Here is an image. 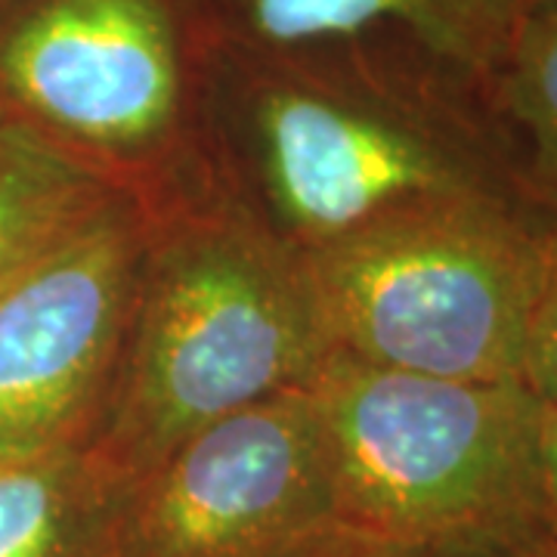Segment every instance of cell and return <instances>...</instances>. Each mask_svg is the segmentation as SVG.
I'll use <instances>...</instances> for the list:
<instances>
[{
    "label": "cell",
    "instance_id": "cell-11",
    "mask_svg": "<svg viewBox=\"0 0 557 557\" xmlns=\"http://www.w3.org/2000/svg\"><path fill=\"white\" fill-rule=\"evenodd\" d=\"M493 100L533 196L557 214V3L515 25Z\"/></svg>",
    "mask_w": 557,
    "mask_h": 557
},
{
    "label": "cell",
    "instance_id": "cell-7",
    "mask_svg": "<svg viewBox=\"0 0 557 557\" xmlns=\"http://www.w3.org/2000/svg\"><path fill=\"white\" fill-rule=\"evenodd\" d=\"M149 193L124 189L0 288V465L87 443L119 369Z\"/></svg>",
    "mask_w": 557,
    "mask_h": 557
},
{
    "label": "cell",
    "instance_id": "cell-13",
    "mask_svg": "<svg viewBox=\"0 0 557 557\" xmlns=\"http://www.w3.org/2000/svg\"><path fill=\"white\" fill-rule=\"evenodd\" d=\"M536 480L542 523L552 548L557 552V403H545V399H539Z\"/></svg>",
    "mask_w": 557,
    "mask_h": 557
},
{
    "label": "cell",
    "instance_id": "cell-1",
    "mask_svg": "<svg viewBox=\"0 0 557 557\" xmlns=\"http://www.w3.org/2000/svg\"><path fill=\"white\" fill-rule=\"evenodd\" d=\"M201 47V127L251 164L263 220L298 251L424 201L545 208L493 78L399 32L304 50Z\"/></svg>",
    "mask_w": 557,
    "mask_h": 557
},
{
    "label": "cell",
    "instance_id": "cell-10",
    "mask_svg": "<svg viewBox=\"0 0 557 557\" xmlns=\"http://www.w3.org/2000/svg\"><path fill=\"white\" fill-rule=\"evenodd\" d=\"M124 189L131 186L0 112V288Z\"/></svg>",
    "mask_w": 557,
    "mask_h": 557
},
{
    "label": "cell",
    "instance_id": "cell-5",
    "mask_svg": "<svg viewBox=\"0 0 557 557\" xmlns=\"http://www.w3.org/2000/svg\"><path fill=\"white\" fill-rule=\"evenodd\" d=\"M201 50L183 0H13L0 112L139 193L201 127Z\"/></svg>",
    "mask_w": 557,
    "mask_h": 557
},
{
    "label": "cell",
    "instance_id": "cell-8",
    "mask_svg": "<svg viewBox=\"0 0 557 557\" xmlns=\"http://www.w3.org/2000/svg\"><path fill=\"white\" fill-rule=\"evenodd\" d=\"M208 47L304 50L381 32L493 78L515 22L493 0H183Z\"/></svg>",
    "mask_w": 557,
    "mask_h": 557
},
{
    "label": "cell",
    "instance_id": "cell-3",
    "mask_svg": "<svg viewBox=\"0 0 557 557\" xmlns=\"http://www.w3.org/2000/svg\"><path fill=\"white\" fill-rule=\"evenodd\" d=\"M354 557H545L539 397L332 354L307 387Z\"/></svg>",
    "mask_w": 557,
    "mask_h": 557
},
{
    "label": "cell",
    "instance_id": "cell-4",
    "mask_svg": "<svg viewBox=\"0 0 557 557\" xmlns=\"http://www.w3.org/2000/svg\"><path fill=\"white\" fill-rule=\"evenodd\" d=\"M552 218L486 196L424 201L298 255L335 354L424 379L523 384Z\"/></svg>",
    "mask_w": 557,
    "mask_h": 557
},
{
    "label": "cell",
    "instance_id": "cell-9",
    "mask_svg": "<svg viewBox=\"0 0 557 557\" xmlns=\"http://www.w3.org/2000/svg\"><path fill=\"white\" fill-rule=\"evenodd\" d=\"M127 493L87 443L0 465V557H119Z\"/></svg>",
    "mask_w": 557,
    "mask_h": 557
},
{
    "label": "cell",
    "instance_id": "cell-12",
    "mask_svg": "<svg viewBox=\"0 0 557 557\" xmlns=\"http://www.w3.org/2000/svg\"><path fill=\"white\" fill-rule=\"evenodd\" d=\"M523 387L545 403H557V214L542 230V260L527 347H523Z\"/></svg>",
    "mask_w": 557,
    "mask_h": 557
},
{
    "label": "cell",
    "instance_id": "cell-16",
    "mask_svg": "<svg viewBox=\"0 0 557 557\" xmlns=\"http://www.w3.org/2000/svg\"><path fill=\"white\" fill-rule=\"evenodd\" d=\"M545 557H557V552H552V555H545Z\"/></svg>",
    "mask_w": 557,
    "mask_h": 557
},
{
    "label": "cell",
    "instance_id": "cell-2",
    "mask_svg": "<svg viewBox=\"0 0 557 557\" xmlns=\"http://www.w3.org/2000/svg\"><path fill=\"white\" fill-rule=\"evenodd\" d=\"M332 354L298 248L267 220L149 193L119 369L87 446L137 483L205 428L307 391Z\"/></svg>",
    "mask_w": 557,
    "mask_h": 557
},
{
    "label": "cell",
    "instance_id": "cell-15",
    "mask_svg": "<svg viewBox=\"0 0 557 557\" xmlns=\"http://www.w3.org/2000/svg\"><path fill=\"white\" fill-rule=\"evenodd\" d=\"M7 3H13V0H0V10H3V7H7Z\"/></svg>",
    "mask_w": 557,
    "mask_h": 557
},
{
    "label": "cell",
    "instance_id": "cell-14",
    "mask_svg": "<svg viewBox=\"0 0 557 557\" xmlns=\"http://www.w3.org/2000/svg\"><path fill=\"white\" fill-rule=\"evenodd\" d=\"M493 3H496L508 20L518 25L520 20H527V16H533V13H542V10L555 7L557 0H493Z\"/></svg>",
    "mask_w": 557,
    "mask_h": 557
},
{
    "label": "cell",
    "instance_id": "cell-6",
    "mask_svg": "<svg viewBox=\"0 0 557 557\" xmlns=\"http://www.w3.org/2000/svg\"><path fill=\"white\" fill-rule=\"evenodd\" d=\"M119 557H354L310 394L223 418L131 483Z\"/></svg>",
    "mask_w": 557,
    "mask_h": 557
}]
</instances>
